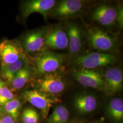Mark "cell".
Instances as JSON below:
<instances>
[{
    "label": "cell",
    "instance_id": "cell-7",
    "mask_svg": "<svg viewBox=\"0 0 123 123\" xmlns=\"http://www.w3.org/2000/svg\"><path fill=\"white\" fill-rule=\"evenodd\" d=\"M22 97L24 100L39 110L44 118L47 117L53 105L58 101L57 98L36 89L24 91L22 93Z\"/></svg>",
    "mask_w": 123,
    "mask_h": 123
},
{
    "label": "cell",
    "instance_id": "cell-25",
    "mask_svg": "<svg viewBox=\"0 0 123 123\" xmlns=\"http://www.w3.org/2000/svg\"><path fill=\"white\" fill-rule=\"evenodd\" d=\"M5 114V113L4 110L2 109L1 107H0V123L1 122V120Z\"/></svg>",
    "mask_w": 123,
    "mask_h": 123
},
{
    "label": "cell",
    "instance_id": "cell-22",
    "mask_svg": "<svg viewBox=\"0 0 123 123\" xmlns=\"http://www.w3.org/2000/svg\"><path fill=\"white\" fill-rule=\"evenodd\" d=\"M15 98H16L15 95L4 82L0 93V107H2L6 103Z\"/></svg>",
    "mask_w": 123,
    "mask_h": 123
},
{
    "label": "cell",
    "instance_id": "cell-21",
    "mask_svg": "<svg viewBox=\"0 0 123 123\" xmlns=\"http://www.w3.org/2000/svg\"><path fill=\"white\" fill-rule=\"evenodd\" d=\"M21 120L22 123H38L39 114L35 109L30 107L26 108L22 111Z\"/></svg>",
    "mask_w": 123,
    "mask_h": 123
},
{
    "label": "cell",
    "instance_id": "cell-6",
    "mask_svg": "<svg viewBox=\"0 0 123 123\" xmlns=\"http://www.w3.org/2000/svg\"><path fill=\"white\" fill-rule=\"evenodd\" d=\"M49 30L48 26H43L29 31L22 36L19 41L26 53L41 51L45 46L46 38Z\"/></svg>",
    "mask_w": 123,
    "mask_h": 123
},
{
    "label": "cell",
    "instance_id": "cell-1",
    "mask_svg": "<svg viewBox=\"0 0 123 123\" xmlns=\"http://www.w3.org/2000/svg\"><path fill=\"white\" fill-rule=\"evenodd\" d=\"M66 56L50 51H43L34 59L37 74L44 75L55 73L62 65Z\"/></svg>",
    "mask_w": 123,
    "mask_h": 123
},
{
    "label": "cell",
    "instance_id": "cell-5",
    "mask_svg": "<svg viewBox=\"0 0 123 123\" xmlns=\"http://www.w3.org/2000/svg\"><path fill=\"white\" fill-rule=\"evenodd\" d=\"M55 0H29L22 1L20 6V17L22 21H26L31 14L42 15L46 21L57 3Z\"/></svg>",
    "mask_w": 123,
    "mask_h": 123
},
{
    "label": "cell",
    "instance_id": "cell-8",
    "mask_svg": "<svg viewBox=\"0 0 123 123\" xmlns=\"http://www.w3.org/2000/svg\"><path fill=\"white\" fill-rule=\"evenodd\" d=\"M73 75L77 82L84 87L105 91L103 75L95 69H75L73 71Z\"/></svg>",
    "mask_w": 123,
    "mask_h": 123
},
{
    "label": "cell",
    "instance_id": "cell-20",
    "mask_svg": "<svg viewBox=\"0 0 123 123\" xmlns=\"http://www.w3.org/2000/svg\"><path fill=\"white\" fill-rule=\"evenodd\" d=\"M22 105V101L18 98H15L6 103L1 107L6 114L11 116L17 122L20 115Z\"/></svg>",
    "mask_w": 123,
    "mask_h": 123
},
{
    "label": "cell",
    "instance_id": "cell-2",
    "mask_svg": "<svg viewBox=\"0 0 123 123\" xmlns=\"http://www.w3.org/2000/svg\"><path fill=\"white\" fill-rule=\"evenodd\" d=\"M86 35L89 46L98 51L112 52L117 47L116 38L100 28L96 27L88 28Z\"/></svg>",
    "mask_w": 123,
    "mask_h": 123
},
{
    "label": "cell",
    "instance_id": "cell-4",
    "mask_svg": "<svg viewBox=\"0 0 123 123\" xmlns=\"http://www.w3.org/2000/svg\"><path fill=\"white\" fill-rule=\"evenodd\" d=\"M20 42L17 39H4L0 43V67L27 57Z\"/></svg>",
    "mask_w": 123,
    "mask_h": 123
},
{
    "label": "cell",
    "instance_id": "cell-9",
    "mask_svg": "<svg viewBox=\"0 0 123 123\" xmlns=\"http://www.w3.org/2000/svg\"><path fill=\"white\" fill-rule=\"evenodd\" d=\"M85 1L81 0H63L57 2L50 15L59 19L74 18L81 12Z\"/></svg>",
    "mask_w": 123,
    "mask_h": 123
},
{
    "label": "cell",
    "instance_id": "cell-10",
    "mask_svg": "<svg viewBox=\"0 0 123 123\" xmlns=\"http://www.w3.org/2000/svg\"><path fill=\"white\" fill-rule=\"evenodd\" d=\"M36 89L48 95L57 94L63 91L65 84L61 77L55 73L45 74L36 82Z\"/></svg>",
    "mask_w": 123,
    "mask_h": 123
},
{
    "label": "cell",
    "instance_id": "cell-12",
    "mask_svg": "<svg viewBox=\"0 0 123 123\" xmlns=\"http://www.w3.org/2000/svg\"><path fill=\"white\" fill-rule=\"evenodd\" d=\"M66 32L68 38V48L71 56L77 55L83 46V35L79 25L74 22L66 24Z\"/></svg>",
    "mask_w": 123,
    "mask_h": 123
},
{
    "label": "cell",
    "instance_id": "cell-26",
    "mask_svg": "<svg viewBox=\"0 0 123 123\" xmlns=\"http://www.w3.org/2000/svg\"><path fill=\"white\" fill-rule=\"evenodd\" d=\"M4 83V81L2 79H1V78H0V93L1 92V90Z\"/></svg>",
    "mask_w": 123,
    "mask_h": 123
},
{
    "label": "cell",
    "instance_id": "cell-15",
    "mask_svg": "<svg viewBox=\"0 0 123 123\" xmlns=\"http://www.w3.org/2000/svg\"><path fill=\"white\" fill-rule=\"evenodd\" d=\"M28 65H29V60L26 57L12 63L1 67L0 70L1 79H3L5 82L9 85L18 72Z\"/></svg>",
    "mask_w": 123,
    "mask_h": 123
},
{
    "label": "cell",
    "instance_id": "cell-14",
    "mask_svg": "<svg viewBox=\"0 0 123 123\" xmlns=\"http://www.w3.org/2000/svg\"><path fill=\"white\" fill-rule=\"evenodd\" d=\"M68 41L65 30L57 26L49 31L45 46L53 50H62L68 47Z\"/></svg>",
    "mask_w": 123,
    "mask_h": 123
},
{
    "label": "cell",
    "instance_id": "cell-3",
    "mask_svg": "<svg viewBox=\"0 0 123 123\" xmlns=\"http://www.w3.org/2000/svg\"><path fill=\"white\" fill-rule=\"evenodd\" d=\"M117 61L116 56L110 53L91 52L77 57L75 63L79 68L87 69H95L98 68L110 65Z\"/></svg>",
    "mask_w": 123,
    "mask_h": 123
},
{
    "label": "cell",
    "instance_id": "cell-13",
    "mask_svg": "<svg viewBox=\"0 0 123 123\" xmlns=\"http://www.w3.org/2000/svg\"><path fill=\"white\" fill-rule=\"evenodd\" d=\"M105 84V91L110 93H114L122 90L123 72L117 68H110L103 75Z\"/></svg>",
    "mask_w": 123,
    "mask_h": 123
},
{
    "label": "cell",
    "instance_id": "cell-17",
    "mask_svg": "<svg viewBox=\"0 0 123 123\" xmlns=\"http://www.w3.org/2000/svg\"><path fill=\"white\" fill-rule=\"evenodd\" d=\"M32 72L29 65L19 71L8 85L11 91L15 92L23 88L31 78Z\"/></svg>",
    "mask_w": 123,
    "mask_h": 123
},
{
    "label": "cell",
    "instance_id": "cell-16",
    "mask_svg": "<svg viewBox=\"0 0 123 123\" xmlns=\"http://www.w3.org/2000/svg\"><path fill=\"white\" fill-rule=\"evenodd\" d=\"M74 104L79 113L86 114L92 112L97 108V99L91 94H80L75 98Z\"/></svg>",
    "mask_w": 123,
    "mask_h": 123
},
{
    "label": "cell",
    "instance_id": "cell-11",
    "mask_svg": "<svg viewBox=\"0 0 123 123\" xmlns=\"http://www.w3.org/2000/svg\"><path fill=\"white\" fill-rule=\"evenodd\" d=\"M117 8L112 5L101 4L96 6L91 13L92 20L102 26H111L116 22Z\"/></svg>",
    "mask_w": 123,
    "mask_h": 123
},
{
    "label": "cell",
    "instance_id": "cell-27",
    "mask_svg": "<svg viewBox=\"0 0 123 123\" xmlns=\"http://www.w3.org/2000/svg\"><path fill=\"white\" fill-rule=\"evenodd\" d=\"M96 123V122H95V123Z\"/></svg>",
    "mask_w": 123,
    "mask_h": 123
},
{
    "label": "cell",
    "instance_id": "cell-19",
    "mask_svg": "<svg viewBox=\"0 0 123 123\" xmlns=\"http://www.w3.org/2000/svg\"><path fill=\"white\" fill-rule=\"evenodd\" d=\"M69 116V111L64 106L57 105L55 106L49 116L47 123H67Z\"/></svg>",
    "mask_w": 123,
    "mask_h": 123
},
{
    "label": "cell",
    "instance_id": "cell-23",
    "mask_svg": "<svg viewBox=\"0 0 123 123\" xmlns=\"http://www.w3.org/2000/svg\"><path fill=\"white\" fill-rule=\"evenodd\" d=\"M123 8L121 5H118L117 8V16L116 22L120 28H123Z\"/></svg>",
    "mask_w": 123,
    "mask_h": 123
},
{
    "label": "cell",
    "instance_id": "cell-24",
    "mask_svg": "<svg viewBox=\"0 0 123 123\" xmlns=\"http://www.w3.org/2000/svg\"><path fill=\"white\" fill-rule=\"evenodd\" d=\"M0 123H16V122L11 116L5 113L2 118Z\"/></svg>",
    "mask_w": 123,
    "mask_h": 123
},
{
    "label": "cell",
    "instance_id": "cell-18",
    "mask_svg": "<svg viewBox=\"0 0 123 123\" xmlns=\"http://www.w3.org/2000/svg\"><path fill=\"white\" fill-rule=\"evenodd\" d=\"M107 111L110 118L116 122H121L123 119V101L120 98H114L107 106Z\"/></svg>",
    "mask_w": 123,
    "mask_h": 123
}]
</instances>
